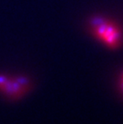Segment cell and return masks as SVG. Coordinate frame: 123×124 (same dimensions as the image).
Here are the masks:
<instances>
[{
	"label": "cell",
	"instance_id": "1",
	"mask_svg": "<svg viewBox=\"0 0 123 124\" xmlns=\"http://www.w3.org/2000/svg\"><path fill=\"white\" fill-rule=\"evenodd\" d=\"M88 27L91 35L105 46L117 50L122 46V30L114 21L101 15H95L90 18Z\"/></svg>",
	"mask_w": 123,
	"mask_h": 124
},
{
	"label": "cell",
	"instance_id": "2",
	"mask_svg": "<svg viewBox=\"0 0 123 124\" xmlns=\"http://www.w3.org/2000/svg\"><path fill=\"white\" fill-rule=\"evenodd\" d=\"M31 87L32 82L27 76L0 75V92L9 99H21L30 91Z\"/></svg>",
	"mask_w": 123,
	"mask_h": 124
},
{
	"label": "cell",
	"instance_id": "3",
	"mask_svg": "<svg viewBox=\"0 0 123 124\" xmlns=\"http://www.w3.org/2000/svg\"><path fill=\"white\" fill-rule=\"evenodd\" d=\"M119 88L121 90V92L123 94V72L122 73V75L120 76V78H119Z\"/></svg>",
	"mask_w": 123,
	"mask_h": 124
}]
</instances>
